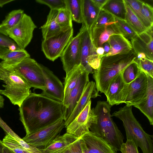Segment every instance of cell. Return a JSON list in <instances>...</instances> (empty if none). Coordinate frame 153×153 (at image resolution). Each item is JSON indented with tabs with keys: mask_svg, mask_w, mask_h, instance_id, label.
<instances>
[{
	"mask_svg": "<svg viewBox=\"0 0 153 153\" xmlns=\"http://www.w3.org/2000/svg\"><path fill=\"white\" fill-rule=\"evenodd\" d=\"M102 46L104 50V56L109 52L110 49V45L108 42H107L103 43Z\"/></svg>",
	"mask_w": 153,
	"mask_h": 153,
	"instance_id": "obj_47",
	"label": "cell"
},
{
	"mask_svg": "<svg viewBox=\"0 0 153 153\" xmlns=\"http://www.w3.org/2000/svg\"><path fill=\"white\" fill-rule=\"evenodd\" d=\"M4 146L2 141L0 140V153H3V149Z\"/></svg>",
	"mask_w": 153,
	"mask_h": 153,
	"instance_id": "obj_52",
	"label": "cell"
},
{
	"mask_svg": "<svg viewBox=\"0 0 153 153\" xmlns=\"http://www.w3.org/2000/svg\"><path fill=\"white\" fill-rule=\"evenodd\" d=\"M4 99L3 97L0 94V108H3L4 105Z\"/></svg>",
	"mask_w": 153,
	"mask_h": 153,
	"instance_id": "obj_50",
	"label": "cell"
},
{
	"mask_svg": "<svg viewBox=\"0 0 153 153\" xmlns=\"http://www.w3.org/2000/svg\"><path fill=\"white\" fill-rule=\"evenodd\" d=\"M107 42L110 49L106 56L127 53L132 49L131 42L122 34L111 35Z\"/></svg>",
	"mask_w": 153,
	"mask_h": 153,
	"instance_id": "obj_22",
	"label": "cell"
},
{
	"mask_svg": "<svg viewBox=\"0 0 153 153\" xmlns=\"http://www.w3.org/2000/svg\"><path fill=\"white\" fill-rule=\"evenodd\" d=\"M135 14L148 29L153 26L144 16L141 10L143 1L139 0H125Z\"/></svg>",
	"mask_w": 153,
	"mask_h": 153,
	"instance_id": "obj_32",
	"label": "cell"
},
{
	"mask_svg": "<svg viewBox=\"0 0 153 153\" xmlns=\"http://www.w3.org/2000/svg\"><path fill=\"white\" fill-rule=\"evenodd\" d=\"M153 26L131 40L135 59L146 58L153 61Z\"/></svg>",
	"mask_w": 153,
	"mask_h": 153,
	"instance_id": "obj_14",
	"label": "cell"
},
{
	"mask_svg": "<svg viewBox=\"0 0 153 153\" xmlns=\"http://www.w3.org/2000/svg\"><path fill=\"white\" fill-rule=\"evenodd\" d=\"M91 101L66 128V133L80 138L89 132L94 121V116L91 108Z\"/></svg>",
	"mask_w": 153,
	"mask_h": 153,
	"instance_id": "obj_12",
	"label": "cell"
},
{
	"mask_svg": "<svg viewBox=\"0 0 153 153\" xmlns=\"http://www.w3.org/2000/svg\"><path fill=\"white\" fill-rule=\"evenodd\" d=\"M66 7L69 11L73 21L82 23V0H65Z\"/></svg>",
	"mask_w": 153,
	"mask_h": 153,
	"instance_id": "obj_31",
	"label": "cell"
},
{
	"mask_svg": "<svg viewBox=\"0 0 153 153\" xmlns=\"http://www.w3.org/2000/svg\"><path fill=\"white\" fill-rule=\"evenodd\" d=\"M83 22L90 32L94 26L101 10L97 7L92 0H82Z\"/></svg>",
	"mask_w": 153,
	"mask_h": 153,
	"instance_id": "obj_24",
	"label": "cell"
},
{
	"mask_svg": "<svg viewBox=\"0 0 153 153\" xmlns=\"http://www.w3.org/2000/svg\"><path fill=\"white\" fill-rule=\"evenodd\" d=\"M126 10L125 20L138 34L142 33L147 29L124 0Z\"/></svg>",
	"mask_w": 153,
	"mask_h": 153,
	"instance_id": "obj_30",
	"label": "cell"
},
{
	"mask_svg": "<svg viewBox=\"0 0 153 153\" xmlns=\"http://www.w3.org/2000/svg\"><path fill=\"white\" fill-rule=\"evenodd\" d=\"M94 4L101 10L108 0H92Z\"/></svg>",
	"mask_w": 153,
	"mask_h": 153,
	"instance_id": "obj_45",
	"label": "cell"
},
{
	"mask_svg": "<svg viewBox=\"0 0 153 153\" xmlns=\"http://www.w3.org/2000/svg\"><path fill=\"white\" fill-rule=\"evenodd\" d=\"M111 115L122 121L127 139L132 140L143 153H153V135L144 130L133 115L132 106L126 105L121 107Z\"/></svg>",
	"mask_w": 153,
	"mask_h": 153,
	"instance_id": "obj_5",
	"label": "cell"
},
{
	"mask_svg": "<svg viewBox=\"0 0 153 153\" xmlns=\"http://www.w3.org/2000/svg\"><path fill=\"white\" fill-rule=\"evenodd\" d=\"M73 27L66 30H62L56 34L43 39L42 50L45 57L54 61L60 57L64 49L73 37Z\"/></svg>",
	"mask_w": 153,
	"mask_h": 153,
	"instance_id": "obj_6",
	"label": "cell"
},
{
	"mask_svg": "<svg viewBox=\"0 0 153 153\" xmlns=\"http://www.w3.org/2000/svg\"><path fill=\"white\" fill-rule=\"evenodd\" d=\"M58 12L57 10H50L47 16L45 23L41 26L43 39L52 36L60 32L62 29L56 21Z\"/></svg>",
	"mask_w": 153,
	"mask_h": 153,
	"instance_id": "obj_25",
	"label": "cell"
},
{
	"mask_svg": "<svg viewBox=\"0 0 153 153\" xmlns=\"http://www.w3.org/2000/svg\"><path fill=\"white\" fill-rule=\"evenodd\" d=\"M89 74L86 70L83 71L80 76L76 84L71 91L68 97L62 102L64 108V120L65 123L71 114L85 86L89 82Z\"/></svg>",
	"mask_w": 153,
	"mask_h": 153,
	"instance_id": "obj_16",
	"label": "cell"
},
{
	"mask_svg": "<svg viewBox=\"0 0 153 153\" xmlns=\"http://www.w3.org/2000/svg\"><path fill=\"white\" fill-rule=\"evenodd\" d=\"M97 89L95 83L89 82L85 86L82 94L67 121L65 123L66 128L82 111L91 99L100 96Z\"/></svg>",
	"mask_w": 153,
	"mask_h": 153,
	"instance_id": "obj_19",
	"label": "cell"
},
{
	"mask_svg": "<svg viewBox=\"0 0 153 153\" xmlns=\"http://www.w3.org/2000/svg\"><path fill=\"white\" fill-rule=\"evenodd\" d=\"M78 138L66 133L57 136L45 147L39 149L42 153H61Z\"/></svg>",
	"mask_w": 153,
	"mask_h": 153,
	"instance_id": "obj_23",
	"label": "cell"
},
{
	"mask_svg": "<svg viewBox=\"0 0 153 153\" xmlns=\"http://www.w3.org/2000/svg\"><path fill=\"white\" fill-rule=\"evenodd\" d=\"M111 107L106 101H97L95 107L91 109L94 121L89 131L105 139L119 151L124 137L111 117Z\"/></svg>",
	"mask_w": 153,
	"mask_h": 153,
	"instance_id": "obj_2",
	"label": "cell"
},
{
	"mask_svg": "<svg viewBox=\"0 0 153 153\" xmlns=\"http://www.w3.org/2000/svg\"><path fill=\"white\" fill-rule=\"evenodd\" d=\"M38 3L48 6L51 10H57L66 8L65 0H36Z\"/></svg>",
	"mask_w": 153,
	"mask_h": 153,
	"instance_id": "obj_39",
	"label": "cell"
},
{
	"mask_svg": "<svg viewBox=\"0 0 153 153\" xmlns=\"http://www.w3.org/2000/svg\"><path fill=\"white\" fill-rule=\"evenodd\" d=\"M120 151L122 153H139L138 147L130 139H127L125 143L121 144Z\"/></svg>",
	"mask_w": 153,
	"mask_h": 153,
	"instance_id": "obj_41",
	"label": "cell"
},
{
	"mask_svg": "<svg viewBox=\"0 0 153 153\" xmlns=\"http://www.w3.org/2000/svg\"><path fill=\"white\" fill-rule=\"evenodd\" d=\"M114 18L116 25L121 34L126 38L131 40L138 35L125 20Z\"/></svg>",
	"mask_w": 153,
	"mask_h": 153,
	"instance_id": "obj_35",
	"label": "cell"
},
{
	"mask_svg": "<svg viewBox=\"0 0 153 153\" xmlns=\"http://www.w3.org/2000/svg\"><path fill=\"white\" fill-rule=\"evenodd\" d=\"M56 21L62 30H66L73 27L71 16L66 7L58 10Z\"/></svg>",
	"mask_w": 153,
	"mask_h": 153,
	"instance_id": "obj_33",
	"label": "cell"
},
{
	"mask_svg": "<svg viewBox=\"0 0 153 153\" xmlns=\"http://www.w3.org/2000/svg\"><path fill=\"white\" fill-rule=\"evenodd\" d=\"M61 153H82L80 137L69 145Z\"/></svg>",
	"mask_w": 153,
	"mask_h": 153,
	"instance_id": "obj_43",
	"label": "cell"
},
{
	"mask_svg": "<svg viewBox=\"0 0 153 153\" xmlns=\"http://www.w3.org/2000/svg\"><path fill=\"white\" fill-rule=\"evenodd\" d=\"M85 70V68L80 64L66 75L64 82L63 102L67 99L71 91L76 84L80 76Z\"/></svg>",
	"mask_w": 153,
	"mask_h": 153,
	"instance_id": "obj_27",
	"label": "cell"
},
{
	"mask_svg": "<svg viewBox=\"0 0 153 153\" xmlns=\"http://www.w3.org/2000/svg\"><path fill=\"white\" fill-rule=\"evenodd\" d=\"M80 138L82 153H117L109 143L90 131Z\"/></svg>",
	"mask_w": 153,
	"mask_h": 153,
	"instance_id": "obj_11",
	"label": "cell"
},
{
	"mask_svg": "<svg viewBox=\"0 0 153 153\" xmlns=\"http://www.w3.org/2000/svg\"><path fill=\"white\" fill-rule=\"evenodd\" d=\"M92 41L96 48L107 42L110 37L114 34H121L115 21L102 26L93 28L90 32Z\"/></svg>",
	"mask_w": 153,
	"mask_h": 153,
	"instance_id": "obj_20",
	"label": "cell"
},
{
	"mask_svg": "<svg viewBox=\"0 0 153 153\" xmlns=\"http://www.w3.org/2000/svg\"><path fill=\"white\" fill-rule=\"evenodd\" d=\"M37 27L31 17L24 13L19 22L8 33V36L21 49H25L30 42Z\"/></svg>",
	"mask_w": 153,
	"mask_h": 153,
	"instance_id": "obj_9",
	"label": "cell"
},
{
	"mask_svg": "<svg viewBox=\"0 0 153 153\" xmlns=\"http://www.w3.org/2000/svg\"><path fill=\"white\" fill-rule=\"evenodd\" d=\"M3 153H14L9 149L4 146L3 149Z\"/></svg>",
	"mask_w": 153,
	"mask_h": 153,
	"instance_id": "obj_51",
	"label": "cell"
},
{
	"mask_svg": "<svg viewBox=\"0 0 153 153\" xmlns=\"http://www.w3.org/2000/svg\"><path fill=\"white\" fill-rule=\"evenodd\" d=\"M141 70L153 77V61L146 58L134 60Z\"/></svg>",
	"mask_w": 153,
	"mask_h": 153,
	"instance_id": "obj_38",
	"label": "cell"
},
{
	"mask_svg": "<svg viewBox=\"0 0 153 153\" xmlns=\"http://www.w3.org/2000/svg\"><path fill=\"white\" fill-rule=\"evenodd\" d=\"M19 120L27 135L64 120L62 102L42 94L31 92L19 107Z\"/></svg>",
	"mask_w": 153,
	"mask_h": 153,
	"instance_id": "obj_1",
	"label": "cell"
},
{
	"mask_svg": "<svg viewBox=\"0 0 153 153\" xmlns=\"http://www.w3.org/2000/svg\"><path fill=\"white\" fill-rule=\"evenodd\" d=\"M14 1L13 0H0V7H2L5 4Z\"/></svg>",
	"mask_w": 153,
	"mask_h": 153,
	"instance_id": "obj_49",
	"label": "cell"
},
{
	"mask_svg": "<svg viewBox=\"0 0 153 153\" xmlns=\"http://www.w3.org/2000/svg\"><path fill=\"white\" fill-rule=\"evenodd\" d=\"M141 10L145 17L153 25V8L149 4L143 2L142 5Z\"/></svg>",
	"mask_w": 153,
	"mask_h": 153,
	"instance_id": "obj_42",
	"label": "cell"
},
{
	"mask_svg": "<svg viewBox=\"0 0 153 153\" xmlns=\"http://www.w3.org/2000/svg\"><path fill=\"white\" fill-rule=\"evenodd\" d=\"M129 84L123 80L121 72L112 80L105 94L107 102L111 106L125 103L127 99Z\"/></svg>",
	"mask_w": 153,
	"mask_h": 153,
	"instance_id": "obj_17",
	"label": "cell"
},
{
	"mask_svg": "<svg viewBox=\"0 0 153 153\" xmlns=\"http://www.w3.org/2000/svg\"><path fill=\"white\" fill-rule=\"evenodd\" d=\"M146 74L147 77L146 96L140 103L134 106L138 109L147 117L150 124L153 125V77Z\"/></svg>",
	"mask_w": 153,
	"mask_h": 153,
	"instance_id": "obj_21",
	"label": "cell"
},
{
	"mask_svg": "<svg viewBox=\"0 0 153 153\" xmlns=\"http://www.w3.org/2000/svg\"><path fill=\"white\" fill-rule=\"evenodd\" d=\"M147 90V77L143 71L129 84L126 105L132 106L140 103L146 97Z\"/></svg>",
	"mask_w": 153,
	"mask_h": 153,
	"instance_id": "obj_15",
	"label": "cell"
},
{
	"mask_svg": "<svg viewBox=\"0 0 153 153\" xmlns=\"http://www.w3.org/2000/svg\"><path fill=\"white\" fill-rule=\"evenodd\" d=\"M10 51L8 48L0 46V59L2 60L4 56Z\"/></svg>",
	"mask_w": 153,
	"mask_h": 153,
	"instance_id": "obj_46",
	"label": "cell"
},
{
	"mask_svg": "<svg viewBox=\"0 0 153 153\" xmlns=\"http://www.w3.org/2000/svg\"><path fill=\"white\" fill-rule=\"evenodd\" d=\"M14 67L31 88L43 91L45 88L42 72L34 59L27 57Z\"/></svg>",
	"mask_w": 153,
	"mask_h": 153,
	"instance_id": "obj_8",
	"label": "cell"
},
{
	"mask_svg": "<svg viewBox=\"0 0 153 153\" xmlns=\"http://www.w3.org/2000/svg\"><path fill=\"white\" fill-rule=\"evenodd\" d=\"M81 35V64L89 74H93L94 70L88 65V57L96 52V48L93 43L90 32L85 25L82 24L80 29Z\"/></svg>",
	"mask_w": 153,
	"mask_h": 153,
	"instance_id": "obj_18",
	"label": "cell"
},
{
	"mask_svg": "<svg viewBox=\"0 0 153 153\" xmlns=\"http://www.w3.org/2000/svg\"><path fill=\"white\" fill-rule=\"evenodd\" d=\"M102 9L115 17L125 20L126 10L124 0H108Z\"/></svg>",
	"mask_w": 153,
	"mask_h": 153,
	"instance_id": "obj_28",
	"label": "cell"
},
{
	"mask_svg": "<svg viewBox=\"0 0 153 153\" xmlns=\"http://www.w3.org/2000/svg\"><path fill=\"white\" fill-rule=\"evenodd\" d=\"M102 57L98 56L96 52L90 56L87 59L88 65L94 70L97 69L99 67Z\"/></svg>",
	"mask_w": 153,
	"mask_h": 153,
	"instance_id": "obj_44",
	"label": "cell"
},
{
	"mask_svg": "<svg viewBox=\"0 0 153 153\" xmlns=\"http://www.w3.org/2000/svg\"><path fill=\"white\" fill-rule=\"evenodd\" d=\"M136 58L132 49L127 53L103 56L99 67L93 73L97 90L105 94L112 79Z\"/></svg>",
	"mask_w": 153,
	"mask_h": 153,
	"instance_id": "obj_3",
	"label": "cell"
},
{
	"mask_svg": "<svg viewBox=\"0 0 153 153\" xmlns=\"http://www.w3.org/2000/svg\"><path fill=\"white\" fill-rule=\"evenodd\" d=\"M96 52L97 55L99 56L102 57L104 56V51L103 48L102 46L97 48Z\"/></svg>",
	"mask_w": 153,
	"mask_h": 153,
	"instance_id": "obj_48",
	"label": "cell"
},
{
	"mask_svg": "<svg viewBox=\"0 0 153 153\" xmlns=\"http://www.w3.org/2000/svg\"><path fill=\"white\" fill-rule=\"evenodd\" d=\"M30 57L25 49L10 51L4 56L1 62L6 65L15 67L25 59Z\"/></svg>",
	"mask_w": 153,
	"mask_h": 153,
	"instance_id": "obj_29",
	"label": "cell"
},
{
	"mask_svg": "<svg viewBox=\"0 0 153 153\" xmlns=\"http://www.w3.org/2000/svg\"><path fill=\"white\" fill-rule=\"evenodd\" d=\"M65 127V122L61 119L55 123L27 135L22 139L29 145L38 149L43 148L51 143Z\"/></svg>",
	"mask_w": 153,
	"mask_h": 153,
	"instance_id": "obj_7",
	"label": "cell"
},
{
	"mask_svg": "<svg viewBox=\"0 0 153 153\" xmlns=\"http://www.w3.org/2000/svg\"><path fill=\"white\" fill-rule=\"evenodd\" d=\"M45 82V88L42 94L58 101L63 102L64 87L59 79L48 68L39 64Z\"/></svg>",
	"mask_w": 153,
	"mask_h": 153,
	"instance_id": "obj_13",
	"label": "cell"
},
{
	"mask_svg": "<svg viewBox=\"0 0 153 153\" xmlns=\"http://www.w3.org/2000/svg\"><path fill=\"white\" fill-rule=\"evenodd\" d=\"M5 83L0 94L8 98L13 105L19 107L31 93V87L16 69L0 62V80Z\"/></svg>",
	"mask_w": 153,
	"mask_h": 153,
	"instance_id": "obj_4",
	"label": "cell"
},
{
	"mask_svg": "<svg viewBox=\"0 0 153 153\" xmlns=\"http://www.w3.org/2000/svg\"><path fill=\"white\" fill-rule=\"evenodd\" d=\"M23 10L19 9L10 12L0 24V33L8 36V33L20 21L24 14Z\"/></svg>",
	"mask_w": 153,
	"mask_h": 153,
	"instance_id": "obj_26",
	"label": "cell"
},
{
	"mask_svg": "<svg viewBox=\"0 0 153 153\" xmlns=\"http://www.w3.org/2000/svg\"><path fill=\"white\" fill-rule=\"evenodd\" d=\"M81 35L79 30L69 42L60 56L66 75L81 64Z\"/></svg>",
	"mask_w": 153,
	"mask_h": 153,
	"instance_id": "obj_10",
	"label": "cell"
},
{
	"mask_svg": "<svg viewBox=\"0 0 153 153\" xmlns=\"http://www.w3.org/2000/svg\"><path fill=\"white\" fill-rule=\"evenodd\" d=\"M4 146L14 153H29L10 135L7 134L2 141Z\"/></svg>",
	"mask_w": 153,
	"mask_h": 153,
	"instance_id": "obj_36",
	"label": "cell"
},
{
	"mask_svg": "<svg viewBox=\"0 0 153 153\" xmlns=\"http://www.w3.org/2000/svg\"><path fill=\"white\" fill-rule=\"evenodd\" d=\"M115 18L113 15L101 9L97 20L92 29L111 22H115Z\"/></svg>",
	"mask_w": 153,
	"mask_h": 153,
	"instance_id": "obj_37",
	"label": "cell"
},
{
	"mask_svg": "<svg viewBox=\"0 0 153 153\" xmlns=\"http://www.w3.org/2000/svg\"><path fill=\"white\" fill-rule=\"evenodd\" d=\"M141 71L137 63L134 61L121 72L122 76L125 83L129 84L137 78Z\"/></svg>",
	"mask_w": 153,
	"mask_h": 153,
	"instance_id": "obj_34",
	"label": "cell"
},
{
	"mask_svg": "<svg viewBox=\"0 0 153 153\" xmlns=\"http://www.w3.org/2000/svg\"><path fill=\"white\" fill-rule=\"evenodd\" d=\"M0 46L8 48L12 51L20 49L15 42L8 36L0 33Z\"/></svg>",
	"mask_w": 153,
	"mask_h": 153,
	"instance_id": "obj_40",
	"label": "cell"
}]
</instances>
